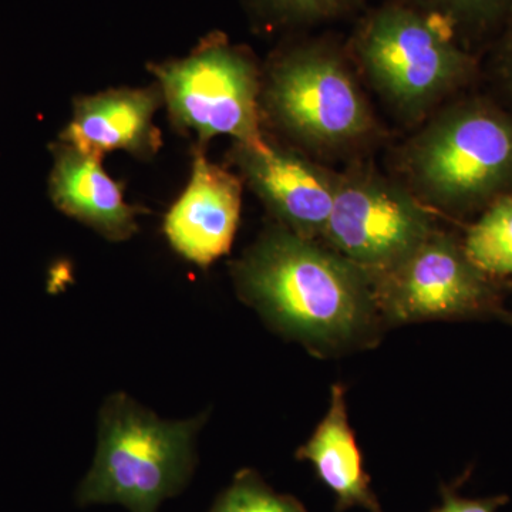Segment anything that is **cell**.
<instances>
[{
  "mask_svg": "<svg viewBox=\"0 0 512 512\" xmlns=\"http://www.w3.org/2000/svg\"><path fill=\"white\" fill-rule=\"evenodd\" d=\"M234 276L249 305L309 345L350 342L377 306L362 269L284 227L269 229L235 265Z\"/></svg>",
  "mask_w": 512,
  "mask_h": 512,
  "instance_id": "6da1fadb",
  "label": "cell"
},
{
  "mask_svg": "<svg viewBox=\"0 0 512 512\" xmlns=\"http://www.w3.org/2000/svg\"><path fill=\"white\" fill-rule=\"evenodd\" d=\"M204 421V416L161 420L127 394L109 397L100 412L96 456L77 488V504L158 512L190 483L195 436Z\"/></svg>",
  "mask_w": 512,
  "mask_h": 512,
  "instance_id": "7a4b0ae2",
  "label": "cell"
},
{
  "mask_svg": "<svg viewBox=\"0 0 512 512\" xmlns=\"http://www.w3.org/2000/svg\"><path fill=\"white\" fill-rule=\"evenodd\" d=\"M350 53L367 82L407 121L429 117L473 70L456 36L403 0L367 13Z\"/></svg>",
  "mask_w": 512,
  "mask_h": 512,
  "instance_id": "3957f363",
  "label": "cell"
},
{
  "mask_svg": "<svg viewBox=\"0 0 512 512\" xmlns=\"http://www.w3.org/2000/svg\"><path fill=\"white\" fill-rule=\"evenodd\" d=\"M272 121L319 156L363 147L377 123L348 56L329 40H309L282 53L261 93Z\"/></svg>",
  "mask_w": 512,
  "mask_h": 512,
  "instance_id": "277c9868",
  "label": "cell"
},
{
  "mask_svg": "<svg viewBox=\"0 0 512 512\" xmlns=\"http://www.w3.org/2000/svg\"><path fill=\"white\" fill-rule=\"evenodd\" d=\"M402 171L421 204L476 207L512 184V121L481 104L433 114L404 147Z\"/></svg>",
  "mask_w": 512,
  "mask_h": 512,
  "instance_id": "5b68a950",
  "label": "cell"
},
{
  "mask_svg": "<svg viewBox=\"0 0 512 512\" xmlns=\"http://www.w3.org/2000/svg\"><path fill=\"white\" fill-rule=\"evenodd\" d=\"M171 119L202 141L235 138L244 146L265 143L261 130V90L251 53L212 36L187 59L153 67Z\"/></svg>",
  "mask_w": 512,
  "mask_h": 512,
  "instance_id": "8992f818",
  "label": "cell"
},
{
  "mask_svg": "<svg viewBox=\"0 0 512 512\" xmlns=\"http://www.w3.org/2000/svg\"><path fill=\"white\" fill-rule=\"evenodd\" d=\"M433 231L429 212L409 188L365 167L338 174L323 238L370 281L400 264Z\"/></svg>",
  "mask_w": 512,
  "mask_h": 512,
  "instance_id": "52a82bcc",
  "label": "cell"
},
{
  "mask_svg": "<svg viewBox=\"0 0 512 512\" xmlns=\"http://www.w3.org/2000/svg\"><path fill=\"white\" fill-rule=\"evenodd\" d=\"M372 285L376 305L397 322L468 315L488 298L485 274L436 229Z\"/></svg>",
  "mask_w": 512,
  "mask_h": 512,
  "instance_id": "ba28073f",
  "label": "cell"
},
{
  "mask_svg": "<svg viewBox=\"0 0 512 512\" xmlns=\"http://www.w3.org/2000/svg\"><path fill=\"white\" fill-rule=\"evenodd\" d=\"M234 160L281 227L311 241L323 238L338 173L268 141L258 147L235 144Z\"/></svg>",
  "mask_w": 512,
  "mask_h": 512,
  "instance_id": "9c48e42d",
  "label": "cell"
},
{
  "mask_svg": "<svg viewBox=\"0 0 512 512\" xmlns=\"http://www.w3.org/2000/svg\"><path fill=\"white\" fill-rule=\"evenodd\" d=\"M241 198L238 177L204 154H195L190 184L165 217L171 247L201 268L228 254L238 229Z\"/></svg>",
  "mask_w": 512,
  "mask_h": 512,
  "instance_id": "30bf717a",
  "label": "cell"
},
{
  "mask_svg": "<svg viewBox=\"0 0 512 512\" xmlns=\"http://www.w3.org/2000/svg\"><path fill=\"white\" fill-rule=\"evenodd\" d=\"M158 103L160 96L150 90H110L82 97L74 103L73 119L62 140L100 160L116 150L150 156L160 147V131L153 123Z\"/></svg>",
  "mask_w": 512,
  "mask_h": 512,
  "instance_id": "8fae6325",
  "label": "cell"
},
{
  "mask_svg": "<svg viewBox=\"0 0 512 512\" xmlns=\"http://www.w3.org/2000/svg\"><path fill=\"white\" fill-rule=\"evenodd\" d=\"M50 195L57 208L110 241H124L137 231L136 207L124 200L123 184L101 167L100 158L76 148H56Z\"/></svg>",
  "mask_w": 512,
  "mask_h": 512,
  "instance_id": "7c38bea8",
  "label": "cell"
},
{
  "mask_svg": "<svg viewBox=\"0 0 512 512\" xmlns=\"http://www.w3.org/2000/svg\"><path fill=\"white\" fill-rule=\"evenodd\" d=\"M296 457L309 461L319 480L335 494L336 512L350 508L384 512L370 487L362 453L355 433L350 429L343 384L332 387L328 413L313 431L311 439L299 448Z\"/></svg>",
  "mask_w": 512,
  "mask_h": 512,
  "instance_id": "4fadbf2b",
  "label": "cell"
},
{
  "mask_svg": "<svg viewBox=\"0 0 512 512\" xmlns=\"http://www.w3.org/2000/svg\"><path fill=\"white\" fill-rule=\"evenodd\" d=\"M464 252L485 275H512V192L494 200L470 228Z\"/></svg>",
  "mask_w": 512,
  "mask_h": 512,
  "instance_id": "5bb4252c",
  "label": "cell"
},
{
  "mask_svg": "<svg viewBox=\"0 0 512 512\" xmlns=\"http://www.w3.org/2000/svg\"><path fill=\"white\" fill-rule=\"evenodd\" d=\"M210 512H309L298 498L272 490L254 470L239 471Z\"/></svg>",
  "mask_w": 512,
  "mask_h": 512,
  "instance_id": "9a60e30c",
  "label": "cell"
},
{
  "mask_svg": "<svg viewBox=\"0 0 512 512\" xmlns=\"http://www.w3.org/2000/svg\"><path fill=\"white\" fill-rule=\"evenodd\" d=\"M446 26L454 36L458 30L484 29L507 15L512 0H403Z\"/></svg>",
  "mask_w": 512,
  "mask_h": 512,
  "instance_id": "2e32d148",
  "label": "cell"
},
{
  "mask_svg": "<svg viewBox=\"0 0 512 512\" xmlns=\"http://www.w3.org/2000/svg\"><path fill=\"white\" fill-rule=\"evenodd\" d=\"M279 25H311L338 18L357 8L363 0H251Z\"/></svg>",
  "mask_w": 512,
  "mask_h": 512,
  "instance_id": "e0dca14e",
  "label": "cell"
},
{
  "mask_svg": "<svg viewBox=\"0 0 512 512\" xmlns=\"http://www.w3.org/2000/svg\"><path fill=\"white\" fill-rule=\"evenodd\" d=\"M441 504L431 512H497L498 508L507 503V497L498 495L491 498H463L454 491L443 490Z\"/></svg>",
  "mask_w": 512,
  "mask_h": 512,
  "instance_id": "ac0fdd59",
  "label": "cell"
},
{
  "mask_svg": "<svg viewBox=\"0 0 512 512\" xmlns=\"http://www.w3.org/2000/svg\"><path fill=\"white\" fill-rule=\"evenodd\" d=\"M505 60H507L508 70L512 74V28L508 33L507 42H505Z\"/></svg>",
  "mask_w": 512,
  "mask_h": 512,
  "instance_id": "d6986e66",
  "label": "cell"
}]
</instances>
